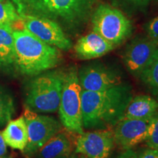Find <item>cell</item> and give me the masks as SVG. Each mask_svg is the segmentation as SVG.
<instances>
[{
	"label": "cell",
	"mask_w": 158,
	"mask_h": 158,
	"mask_svg": "<svg viewBox=\"0 0 158 158\" xmlns=\"http://www.w3.org/2000/svg\"><path fill=\"white\" fill-rule=\"evenodd\" d=\"M19 15L45 18L77 36L89 22L97 0H10Z\"/></svg>",
	"instance_id": "cell-1"
},
{
	"label": "cell",
	"mask_w": 158,
	"mask_h": 158,
	"mask_svg": "<svg viewBox=\"0 0 158 158\" xmlns=\"http://www.w3.org/2000/svg\"><path fill=\"white\" fill-rule=\"evenodd\" d=\"M133 97L131 86L124 82L104 91L82 90L83 127L111 130L123 117Z\"/></svg>",
	"instance_id": "cell-2"
},
{
	"label": "cell",
	"mask_w": 158,
	"mask_h": 158,
	"mask_svg": "<svg viewBox=\"0 0 158 158\" xmlns=\"http://www.w3.org/2000/svg\"><path fill=\"white\" fill-rule=\"evenodd\" d=\"M15 69L23 76L34 77L52 69L62 60L61 51L40 40L24 28L13 30Z\"/></svg>",
	"instance_id": "cell-3"
},
{
	"label": "cell",
	"mask_w": 158,
	"mask_h": 158,
	"mask_svg": "<svg viewBox=\"0 0 158 158\" xmlns=\"http://www.w3.org/2000/svg\"><path fill=\"white\" fill-rule=\"evenodd\" d=\"M66 70H50L33 77L26 92L27 107L36 113H54L59 109Z\"/></svg>",
	"instance_id": "cell-4"
},
{
	"label": "cell",
	"mask_w": 158,
	"mask_h": 158,
	"mask_svg": "<svg viewBox=\"0 0 158 158\" xmlns=\"http://www.w3.org/2000/svg\"><path fill=\"white\" fill-rule=\"evenodd\" d=\"M94 32L114 48L122 45L133 33V24L123 13L107 4L97 6L91 18Z\"/></svg>",
	"instance_id": "cell-5"
},
{
	"label": "cell",
	"mask_w": 158,
	"mask_h": 158,
	"mask_svg": "<svg viewBox=\"0 0 158 158\" xmlns=\"http://www.w3.org/2000/svg\"><path fill=\"white\" fill-rule=\"evenodd\" d=\"M81 92L78 68L74 66L71 67L66 70L58 110L60 122L64 129L77 135L84 132Z\"/></svg>",
	"instance_id": "cell-6"
},
{
	"label": "cell",
	"mask_w": 158,
	"mask_h": 158,
	"mask_svg": "<svg viewBox=\"0 0 158 158\" xmlns=\"http://www.w3.org/2000/svg\"><path fill=\"white\" fill-rule=\"evenodd\" d=\"M28 132V142L23 152L31 157L62 130V124L52 116L41 115L26 107L23 113Z\"/></svg>",
	"instance_id": "cell-7"
},
{
	"label": "cell",
	"mask_w": 158,
	"mask_h": 158,
	"mask_svg": "<svg viewBox=\"0 0 158 158\" xmlns=\"http://www.w3.org/2000/svg\"><path fill=\"white\" fill-rule=\"evenodd\" d=\"M20 21L23 28L43 42L60 51H68L73 47L72 41L58 23L45 18L21 15Z\"/></svg>",
	"instance_id": "cell-8"
},
{
	"label": "cell",
	"mask_w": 158,
	"mask_h": 158,
	"mask_svg": "<svg viewBox=\"0 0 158 158\" xmlns=\"http://www.w3.org/2000/svg\"><path fill=\"white\" fill-rule=\"evenodd\" d=\"M78 76L82 90L89 92L104 91L123 83L118 70L100 62L83 65L78 70Z\"/></svg>",
	"instance_id": "cell-9"
},
{
	"label": "cell",
	"mask_w": 158,
	"mask_h": 158,
	"mask_svg": "<svg viewBox=\"0 0 158 158\" xmlns=\"http://www.w3.org/2000/svg\"><path fill=\"white\" fill-rule=\"evenodd\" d=\"M114 145L111 130L83 132L75 139L74 152L86 158H109Z\"/></svg>",
	"instance_id": "cell-10"
},
{
	"label": "cell",
	"mask_w": 158,
	"mask_h": 158,
	"mask_svg": "<svg viewBox=\"0 0 158 158\" xmlns=\"http://www.w3.org/2000/svg\"><path fill=\"white\" fill-rule=\"evenodd\" d=\"M157 48L158 42L148 35H138L132 40L124 49L122 57L128 72L139 78Z\"/></svg>",
	"instance_id": "cell-11"
},
{
	"label": "cell",
	"mask_w": 158,
	"mask_h": 158,
	"mask_svg": "<svg viewBox=\"0 0 158 158\" xmlns=\"http://www.w3.org/2000/svg\"><path fill=\"white\" fill-rule=\"evenodd\" d=\"M152 119V118L146 120L122 118L114 127L115 144L126 150L145 141L149 135Z\"/></svg>",
	"instance_id": "cell-12"
},
{
	"label": "cell",
	"mask_w": 158,
	"mask_h": 158,
	"mask_svg": "<svg viewBox=\"0 0 158 158\" xmlns=\"http://www.w3.org/2000/svg\"><path fill=\"white\" fill-rule=\"evenodd\" d=\"M115 48L110 43L94 31L81 37L74 45L76 57L81 60L100 58Z\"/></svg>",
	"instance_id": "cell-13"
},
{
	"label": "cell",
	"mask_w": 158,
	"mask_h": 158,
	"mask_svg": "<svg viewBox=\"0 0 158 158\" xmlns=\"http://www.w3.org/2000/svg\"><path fill=\"white\" fill-rule=\"evenodd\" d=\"M71 133L61 130L45 143L36 153L37 158H66L73 153L75 139Z\"/></svg>",
	"instance_id": "cell-14"
},
{
	"label": "cell",
	"mask_w": 158,
	"mask_h": 158,
	"mask_svg": "<svg viewBox=\"0 0 158 158\" xmlns=\"http://www.w3.org/2000/svg\"><path fill=\"white\" fill-rule=\"evenodd\" d=\"M158 114V101L149 95L133 97L122 118L150 119Z\"/></svg>",
	"instance_id": "cell-15"
},
{
	"label": "cell",
	"mask_w": 158,
	"mask_h": 158,
	"mask_svg": "<svg viewBox=\"0 0 158 158\" xmlns=\"http://www.w3.org/2000/svg\"><path fill=\"white\" fill-rule=\"evenodd\" d=\"M2 134L7 146L23 152L28 142V132L23 116L10 120Z\"/></svg>",
	"instance_id": "cell-16"
},
{
	"label": "cell",
	"mask_w": 158,
	"mask_h": 158,
	"mask_svg": "<svg viewBox=\"0 0 158 158\" xmlns=\"http://www.w3.org/2000/svg\"><path fill=\"white\" fill-rule=\"evenodd\" d=\"M0 69L7 73L15 69V43L11 25H0Z\"/></svg>",
	"instance_id": "cell-17"
},
{
	"label": "cell",
	"mask_w": 158,
	"mask_h": 158,
	"mask_svg": "<svg viewBox=\"0 0 158 158\" xmlns=\"http://www.w3.org/2000/svg\"><path fill=\"white\" fill-rule=\"evenodd\" d=\"M139 78L158 101V48L151 61L140 75Z\"/></svg>",
	"instance_id": "cell-18"
},
{
	"label": "cell",
	"mask_w": 158,
	"mask_h": 158,
	"mask_svg": "<svg viewBox=\"0 0 158 158\" xmlns=\"http://www.w3.org/2000/svg\"><path fill=\"white\" fill-rule=\"evenodd\" d=\"M14 100L11 94L0 86V127L7 124L15 114Z\"/></svg>",
	"instance_id": "cell-19"
},
{
	"label": "cell",
	"mask_w": 158,
	"mask_h": 158,
	"mask_svg": "<svg viewBox=\"0 0 158 158\" xmlns=\"http://www.w3.org/2000/svg\"><path fill=\"white\" fill-rule=\"evenodd\" d=\"M20 21L19 14L13 3L8 1H0V25H13Z\"/></svg>",
	"instance_id": "cell-20"
},
{
	"label": "cell",
	"mask_w": 158,
	"mask_h": 158,
	"mask_svg": "<svg viewBox=\"0 0 158 158\" xmlns=\"http://www.w3.org/2000/svg\"><path fill=\"white\" fill-rule=\"evenodd\" d=\"M144 142L148 148L158 150V114L152 119L149 135Z\"/></svg>",
	"instance_id": "cell-21"
},
{
	"label": "cell",
	"mask_w": 158,
	"mask_h": 158,
	"mask_svg": "<svg viewBox=\"0 0 158 158\" xmlns=\"http://www.w3.org/2000/svg\"><path fill=\"white\" fill-rule=\"evenodd\" d=\"M116 1L123 4L126 7L135 10H143L149 6L152 0H116Z\"/></svg>",
	"instance_id": "cell-22"
},
{
	"label": "cell",
	"mask_w": 158,
	"mask_h": 158,
	"mask_svg": "<svg viewBox=\"0 0 158 158\" xmlns=\"http://www.w3.org/2000/svg\"><path fill=\"white\" fill-rule=\"evenodd\" d=\"M145 30L150 38L158 42V16L154 18L146 24Z\"/></svg>",
	"instance_id": "cell-23"
},
{
	"label": "cell",
	"mask_w": 158,
	"mask_h": 158,
	"mask_svg": "<svg viewBox=\"0 0 158 158\" xmlns=\"http://www.w3.org/2000/svg\"><path fill=\"white\" fill-rule=\"evenodd\" d=\"M138 155V158H158V150L147 148Z\"/></svg>",
	"instance_id": "cell-24"
},
{
	"label": "cell",
	"mask_w": 158,
	"mask_h": 158,
	"mask_svg": "<svg viewBox=\"0 0 158 158\" xmlns=\"http://www.w3.org/2000/svg\"><path fill=\"white\" fill-rule=\"evenodd\" d=\"M116 158H138V155L133 149L124 150Z\"/></svg>",
	"instance_id": "cell-25"
},
{
	"label": "cell",
	"mask_w": 158,
	"mask_h": 158,
	"mask_svg": "<svg viewBox=\"0 0 158 158\" xmlns=\"http://www.w3.org/2000/svg\"><path fill=\"white\" fill-rule=\"evenodd\" d=\"M1 132H0V158H2L7 155V147Z\"/></svg>",
	"instance_id": "cell-26"
},
{
	"label": "cell",
	"mask_w": 158,
	"mask_h": 158,
	"mask_svg": "<svg viewBox=\"0 0 158 158\" xmlns=\"http://www.w3.org/2000/svg\"><path fill=\"white\" fill-rule=\"evenodd\" d=\"M78 156L77 155V154L73 152V154H71V155L69 156V157H66V158H78Z\"/></svg>",
	"instance_id": "cell-27"
},
{
	"label": "cell",
	"mask_w": 158,
	"mask_h": 158,
	"mask_svg": "<svg viewBox=\"0 0 158 158\" xmlns=\"http://www.w3.org/2000/svg\"><path fill=\"white\" fill-rule=\"evenodd\" d=\"M2 158H13L12 156H10V155H5V157H2Z\"/></svg>",
	"instance_id": "cell-28"
},
{
	"label": "cell",
	"mask_w": 158,
	"mask_h": 158,
	"mask_svg": "<svg viewBox=\"0 0 158 158\" xmlns=\"http://www.w3.org/2000/svg\"><path fill=\"white\" fill-rule=\"evenodd\" d=\"M78 158H86V157H84V155H80L78 156Z\"/></svg>",
	"instance_id": "cell-29"
},
{
	"label": "cell",
	"mask_w": 158,
	"mask_h": 158,
	"mask_svg": "<svg viewBox=\"0 0 158 158\" xmlns=\"http://www.w3.org/2000/svg\"><path fill=\"white\" fill-rule=\"evenodd\" d=\"M0 1H4V0H0Z\"/></svg>",
	"instance_id": "cell-30"
}]
</instances>
